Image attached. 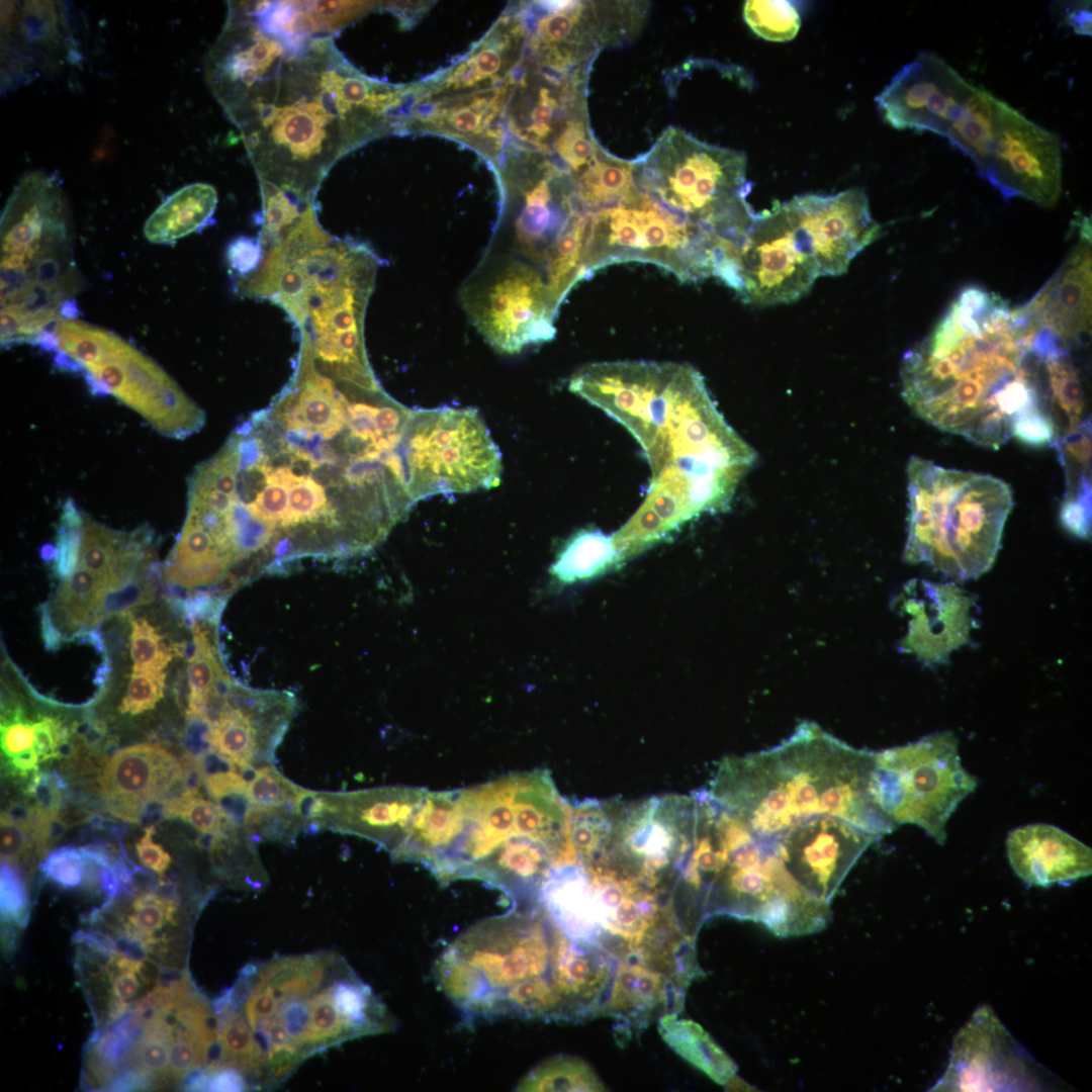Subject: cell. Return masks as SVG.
I'll use <instances>...</instances> for the list:
<instances>
[{
  "label": "cell",
  "instance_id": "15",
  "mask_svg": "<svg viewBox=\"0 0 1092 1092\" xmlns=\"http://www.w3.org/2000/svg\"><path fill=\"white\" fill-rule=\"evenodd\" d=\"M1039 1068L988 1007L957 1034L948 1067L934 1091L1040 1089Z\"/></svg>",
  "mask_w": 1092,
  "mask_h": 1092
},
{
  "label": "cell",
  "instance_id": "17",
  "mask_svg": "<svg viewBox=\"0 0 1092 1092\" xmlns=\"http://www.w3.org/2000/svg\"><path fill=\"white\" fill-rule=\"evenodd\" d=\"M818 277L778 205L757 213L740 254L738 296L759 306L791 303L804 296Z\"/></svg>",
  "mask_w": 1092,
  "mask_h": 1092
},
{
  "label": "cell",
  "instance_id": "4",
  "mask_svg": "<svg viewBox=\"0 0 1092 1092\" xmlns=\"http://www.w3.org/2000/svg\"><path fill=\"white\" fill-rule=\"evenodd\" d=\"M874 771L875 752L805 722L780 745L722 759L707 791L759 835L836 816L878 839L898 825L878 803Z\"/></svg>",
  "mask_w": 1092,
  "mask_h": 1092
},
{
  "label": "cell",
  "instance_id": "50",
  "mask_svg": "<svg viewBox=\"0 0 1092 1092\" xmlns=\"http://www.w3.org/2000/svg\"><path fill=\"white\" fill-rule=\"evenodd\" d=\"M34 744V727L29 723L20 710H15L10 720L1 724V747L4 754L10 758Z\"/></svg>",
  "mask_w": 1092,
  "mask_h": 1092
},
{
  "label": "cell",
  "instance_id": "44",
  "mask_svg": "<svg viewBox=\"0 0 1092 1092\" xmlns=\"http://www.w3.org/2000/svg\"><path fill=\"white\" fill-rule=\"evenodd\" d=\"M154 592L152 581L144 579L143 576L133 579L121 588L107 592L86 628H94L111 615H122L132 607L149 603L154 598Z\"/></svg>",
  "mask_w": 1092,
  "mask_h": 1092
},
{
  "label": "cell",
  "instance_id": "23",
  "mask_svg": "<svg viewBox=\"0 0 1092 1092\" xmlns=\"http://www.w3.org/2000/svg\"><path fill=\"white\" fill-rule=\"evenodd\" d=\"M1079 240L1053 277L1025 303L1040 329L1069 349L1091 331V223L1079 221Z\"/></svg>",
  "mask_w": 1092,
  "mask_h": 1092
},
{
  "label": "cell",
  "instance_id": "43",
  "mask_svg": "<svg viewBox=\"0 0 1092 1092\" xmlns=\"http://www.w3.org/2000/svg\"><path fill=\"white\" fill-rule=\"evenodd\" d=\"M39 870L63 889L84 888L87 863L80 847L66 845L52 851L39 864Z\"/></svg>",
  "mask_w": 1092,
  "mask_h": 1092
},
{
  "label": "cell",
  "instance_id": "21",
  "mask_svg": "<svg viewBox=\"0 0 1092 1092\" xmlns=\"http://www.w3.org/2000/svg\"><path fill=\"white\" fill-rule=\"evenodd\" d=\"M71 36L60 2L2 1V85L57 70L70 59Z\"/></svg>",
  "mask_w": 1092,
  "mask_h": 1092
},
{
  "label": "cell",
  "instance_id": "35",
  "mask_svg": "<svg viewBox=\"0 0 1092 1092\" xmlns=\"http://www.w3.org/2000/svg\"><path fill=\"white\" fill-rule=\"evenodd\" d=\"M519 1091H606L593 1068L572 1056L550 1058L530 1071L518 1085Z\"/></svg>",
  "mask_w": 1092,
  "mask_h": 1092
},
{
  "label": "cell",
  "instance_id": "39",
  "mask_svg": "<svg viewBox=\"0 0 1092 1092\" xmlns=\"http://www.w3.org/2000/svg\"><path fill=\"white\" fill-rule=\"evenodd\" d=\"M298 789V786L272 765L255 769L247 780V794L255 806L286 808L294 811V799Z\"/></svg>",
  "mask_w": 1092,
  "mask_h": 1092
},
{
  "label": "cell",
  "instance_id": "59",
  "mask_svg": "<svg viewBox=\"0 0 1092 1092\" xmlns=\"http://www.w3.org/2000/svg\"><path fill=\"white\" fill-rule=\"evenodd\" d=\"M471 63L481 78L482 75L488 76L497 72L500 68L502 59L495 49L486 48L479 52Z\"/></svg>",
  "mask_w": 1092,
  "mask_h": 1092
},
{
  "label": "cell",
  "instance_id": "34",
  "mask_svg": "<svg viewBox=\"0 0 1092 1092\" xmlns=\"http://www.w3.org/2000/svg\"><path fill=\"white\" fill-rule=\"evenodd\" d=\"M998 99L984 89L977 88L952 121L946 138L949 143L976 166L981 160L990 139Z\"/></svg>",
  "mask_w": 1092,
  "mask_h": 1092
},
{
  "label": "cell",
  "instance_id": "27",
  "mask_svg": "<svg viewBox=\"0 0 1092 1092\" xmlns=\"http://www.w3.org/2000/svg\"><path fill=\"white\" fill-rule=\"evenodd\" d=\"M538 903L570 939L602 944L607 940L598 920L588 875L580 862L553 867L543 881Z\"/></svg>",
  "mask_w": 1092,
  "mask_h": 1092
},
{
  "label": "cell",
  "instance_id": "24",
  "mask_svg": "<svg viewBox=\"0 0 1092 1092\" xmlns=\"http://www.w3.org/2000/svg\"><path fill=\"white\" fill-rule=\"evenodd\" d=\"M427 792L422 788L383 787L331 793V813L324 827L371 840L392 858L406 839Z\"/></svg>",
  "mask_w": 1092,
  "mask_h": 1092
},
{
  "label": "cell",
  "instance_id": "57",
  "mask_svg": "<svg viewBox=\"0 0 1092 1092\" xmlns=\"http://www.w3.org/2000/svg\"><path fill=\"white\" fill-rule=\"evenodd\" d=\"M556 107L557 101L551 97L549 90L542 88L540 90V100L534 106L531 113V118L534 122L532 125L540 128H550L548 123Z\"/></svg>",
  "mask_w": 1092,
  "mask_h": 1092
},
{
  "label": "cell",
  "instance_id": "19",
  "mask_svg": "<svg viewBox=\"0 0 1092 1092\" xmlns=\"http://www.w3.org/2000/svg\"><path fill=\"white\" fill-rule=\"evenodd\" d=\"M776 836L793 877L828 903L863 851L877 840L836 816L813 817Z\"/></svg>",
  "mask_w": 1092,
  "mask_h": 1092
},
{
  "label": "cell",
  "instance_id": "29",
  "mask_svg": "<svg viewBox=\"0 0 1092 1092\" xmlns=\"http://www.w3.org/2000/svg\"><path fill=\"white\" fill-rule=\"evenodd\" d=\"M1054 445L1064 468L1066 490L1060 511L1063 526L1079 538L1091 532V423L1085 419Z\"/></svg>",
  "mask_w": 1092,
  "mask_h": 1092
},
{
  "label": "cell",
  "instance_id": "37",
  "mask_svg": "<svg viewBox=\"0 0 1092 1092\" xmlns=\"http://www.w3.org/2000/svg\"><path fill=\"white\" fill-rule=\"evenodd\" d=\"M743 16L756 35L770 41L791 40L797 35L801 26L800 15L789 1H746Z\"/></svg>",
  "mask_w": 1092,
  "mask_h": 1092
},
{
  "label": "cell",
  "instance_id": "54",
  "mask_svg": "<svg viewBox=\"0 0 1092 1092\" xmlns=\"http://www.w3.org/2000/svg\"><path fill=\"white\" fill-rule=\"evenodd\" d=\"M154 833L155 824L147 826L144 836L135 844V849L140 860L160 878H164L172 858L162 845L153 840Z\"/></svg>",
  "mask_w": 1092,
  "mask_h": 1092
},
{
  "label": "cell",
  "instance_id": "8",
  "mask_svg": "<svg viewBox=\"0 0 1092 1092\" xmlns=\"http://www.w3.org/2000/svg\"><path fill=\"white\" fill-rule=\"evenodd\" d=\"M908 534L904 559L957 580L988 572L1013 507L1010 486L989 474L908 462Z\"/></svg>",
  "mask_w": 1092,
  "mask_h": 1092
},
{
  "label": "cell",
  "instance_id": "25",
  "mask_svg": "<svg viewBox=\"0 0 1092 1092\" xmlns=\"http://www.w3.org/2000/svg\"><path fill=\"white\" fill-rule=\"evenodd\" d=\"M1006 846L1013 871L1030 886L1071 883L1092 872L1091 848L1054 825L1018 827L1009 833Z\"/></svg>",
  "mask_w": 1092,
  "mask_h": 1092
},
{
  "label": "cell",
  "instance_id": "48",
  "mask_svg": "<svg viewBox=\"0 0 1092 1092\" xmlns=\"http://www.w3.org/2000/svg\"><path fill=\"white\" fill-rule=\"evenodd\" d=\"M265 249L259 239L240 237L232 241L225 252L232 279L254 273L261 265Z\"/></svg>",
  "mask_w": 1092,
  "mask_h": 1092
},
{
  "label": "cell",
  "instance_id": "13",
  "mask_svg": "<svg viewBox=\"0 0 1092 1092\" xmlns=\"http://www.w3.org/2000/svg\"><path fill=\"white\" fill-rule=\"evenodd\" d=\"M977 785L950 731L875 752L874 792L882 809L897 825H917L939 844L947 820Z\"/></svg>",
  "mask_w": 1092,
  "mask_h": 1092
},
{
  "label": "cell",
  "instance_id": "55",
  "mask_svg": "<svg viewBox=\"0 0 1092 1092\" xmlns=\"http://www.w3.org/2000/svg\"><path fill=\"white\" fill-rule=\"evenodd\" d=\"M1059 14L1064 24L1073 28L1077 34L1091 35L1090 2H1064L1058 4Z\"/></svg>",
  "mask_w": 1092,
  "mask_h": 1092
},
{
  "label": "cell",
  "instance_id": "31",
  "mask_svg": "<svg viewBox=\"0 0 1092 1092\" xmlns=\"http://www.w3.org/2000/svg\"><path fill=\"white\" fill-rule=\"evenodd\" d=\"M658 1030L676 1054L714 1082L726 1085L734 1079L736 1064L699 1023L664 1013L658 1018Z\"/></svg>",
  "mask_w": 1092,
  "mask_h": 1092
},
{
  "label": "cell",
  "instance_id": "6",
  "mask_svg": "<svg viewBox=\"0 0 1092 1092\" xmlns=\"http://www.w3.org/2000/svg\"><path fill=\"white\" fill-rule=\"evenodd\" d=\"M571 939L539 903L476 922L438 958L439 988L468 1020L573 1021L560 986Z\"/></svg>",
  "mask_w": 1092,
  "mask_h": 1092
},
{
  "label": "cell",
  "instance_id": "49",
  "mask_svg": "<svg viewBox=\"0 0 1092 1092\" xmlns=\"http://www.w3.org/2000/svg\"><path fill=\"white\" fill-rule=\"evenodd\" d=\"M582 8L581 2L567 1L563 9L552 12V15L543 18L538 25L541 38L546 43L564 41L571 35L574 24L581 15Z\"/></svg>",
  "mask_w": 1092,
  "mask_h": 1092
},
{
  "label": "cell",
  "instance_id": "58",
  "mask_svg": "<svg viewBox=\"0 0 1092 1092\" xmlns=\"http://www.w3.org/2000/svg\"><path fill=\"white\" fill-rule=\"evenodd\" d=\"M39 757L34 747L28 748L7 760L12 774L20 777H27L32 771L36 772Z\"/></svg>",
  "mask_w": 1092,
  "mask_h": 1092
},
{
  "label": "cell",
  "instance_id": "47",
  "mask_svg": "<svg viewBox=\"0 0 1092 1092\" xmlns=\"http://www.w3.org/2000/svg\"><path fill=\"white\" fill-rule=\"evenodd\" d=\"M556 152L573 170L589 163L596 149L587 136L582 122L571 121L555 144Z\"/></svg>",
  "mask_w": 1092,
  "mask_h": 1092
},
{
  "label": "cell",
  "instance_id": "28",
  "mask_svg": "<svg viewBox=\"0 0 1092 1092\" xmlns=\"http://www.w3.org/2000/svg\"><path fill=\"white\" fill-rule=\"evenodd\" d=\"M462 817L459 790H428L406 839L392 859L418 862L430 870L460 831Z\"/></svg>",
  "mask_w": 1092,
  "mask_h": 1092
},
{
  "label": "cell",
  "instance_id": "60",
  "mask_svg": "<svg viewBox=\"0 0 1092 1092\" xmlns=\"http://www.w3.org/2000/svg\"><path fill=\"white\" fill-rule=\"evenodd\" d=\"M451 126L458 132L468 133L474 131L480 123V115L470 108H461L449 117Z\"/></svg>",
  "mask_w": 1092,
  "mask_h": 1092
},
{
  "label": "cell",
  "instance_id": "38",
  "mask_svg": "<svg viewBox=\"0 0 1092 1092\" xmlns=\"http://www.w3.org/2000/svg\"><path fill=\"white\" fill-rule=\"evenodd\" d=\"M164 817L181 818L202 834L228 835L236 825L219 806L201 795L199 789L186 790L164 803Z\"/></svg>",
  "mask_w": 1092,
  "mask_h": 1092
},
{
  "label": "cell",
  "instance_id": "26",
  "mask_svg": "<svg viewBox=\"0 0 1092 1092\" xmlns=\"http://www.w3.org/2000/svg\"><path fill=\"white\" fill-rule=\"evenodd\" d=\"M685 988L638 951L627 950L619 961L603 1014L615 1018L618 1032L629 1038L646 1027L656 1009L679 1012Z\"/></svg>",
  "mask_w": 1092,
  "mask_h": 1092
},
{
  "label": "cell",
  "instance_id": "41",
  "mask_svg": "<svg viewBox=\"0 0 1092 1092\" xmlns=\"http://www.w3.org/2000/svg\"><path fill=\"white\" fill-rule=\"evenodd\" d=\"M300 821L293 810L254 805L248 814L245 827L253 836L289 841L296 835Z\"/></svg>",
  "mask_w": 1092,
  "mask_h": 1092
},
{
  "label": "cell",
  "instance_id": "40",
  "mask_svg": "<svg viewBox=\"0 0 1092 1092\" xmlns=\"http://www.w3.org/2000/svg\"><path fill=\"white\" fill-rule=\"evenodd\" d=\"M130 653L133 673L163 671L173 653L165 647L162 637L145 619L131 620Z\"/></svg>",
  "mask_w": 1092,
  "mask_h": 1092
},
{
  "label": "cell",
  "instance_id": "62",
  "mask_svg": "<svg viewBox=\"0 0 1092 1092\" xmlns=\"http://www.w3.org/2000/svg\"><path fill=\"white\" fill-rule=\"evenodd\" d=\"M562 205L568 215L574 217H583L592 212L590 205L578 191H572L565 195Z\"/></svg>",
  "mask_w": 1092,
  "mask_h": 1092
},
{
  "label": "cell",
  "instance_id": "2",
  "mask_svg": "<svg viewBox=\"0 0 1092 1092\" xmlns=\"http://www.w3.org/2000/svg\"><path fill=\"white\" fill-rule=\"evenodd\" d=\"M1038 325L978 285L960 291L934 328L905 352L902 396L940 431L997 450L1011 437L1043 446L1056 431Z\"/></svg>",
  "mask_w": 1092,
  "mask_h": 1092
},
{
  "label": "cell",
  "instance_id": "63",
  "mask_svg": "<svg viewBox=\"0 0 1092 1092\" xmlns=\"http://www.w3.org/2000/svg\"><path fill=\"white\" fill-rule=\"evenodd\" d=\"M551 192L547 180H541L531 191L526 192V204H549Z\"/></svg>",
  "mask_w": 1092,
  "mask_h": 1092
},
{
  "label": "cell",
  "instance_id": "51",
  "mask_svg": "<svg viewBox=\"0 0 1092 1092\" xmlns=\"http://www.w3.org/2000/svg\"><path fill=\"white\" fill-rule=\"evenodd\" d=\"M33 747L39 762L56 758L58 746L70 738L69 728L65 727L61 720L52 717H42L33 723Z\"/></svg>",
  "mask_w": 1092,
  "mask_h": 1092
},
{
  "label": "cell",
  "instance_id": "61",
  "mask_svg": "<svg viewBox=\"0 0 1092 1092\" xmlns=\"http://www.w3.org/2000/svg\"><path fill=\"white\" fill-rule=\"evenodd\" d=\"M41 628L44 647L48 650H56L62 642V634L53 623V617L47 606L41 608Z\"/></svg>",
  "mask_w": 1092,
  "mask_h": 1092
},
{
  "label": "cell",
  "instance_id": "7",
  "mask_svg": "<svg viewBox=\"0 0 1092 1092\" xmlns=\"http://www.w3.org/2000/svg\"><path fill=\"white\" fill-rule=\"evenodd\" d=\"M1 345L37 344L84 287L73 252V221L58 178L21 177L0 219Z\"/></svg>",
  "mask_w": 1092,
  "mask_h": 1092
},
{
  "label": "cell",
  "instance_id": "46",
  "mask_svg": "<svg viewBox=\"0 0 1092 1092\" xmlns=\"http://www.w3.org/2000/svg\"><path fill=\"white\" fill-rule=\"evenodd\" d=\"M68 783L56 771L34 772L27 793L35 799V806L43 817H57L64 804V790Z\"/></svg>",
  "mask_w": 1092,
  "mask_h": 1092
},
{
  "label": "cell",
  "instance_id": "16",
  "mask_svg": "<svg viewBox=\"0 0 1092 1092\" xmlns=\"http://www.w3.org/2000/svg\"><path fill=\"white\" fill-rule=\"evenodd\" d=\"M976 90L939 57L921 53L892 78L876 103L884 121L894 128L945 136Z\"/></svg>",
  "mask_w": 1092,
  "mask_h": 1092
},
{
  "label": "cell",
  "instance_id": "1",
  "mask_svg": "<svg viewBox=\"0 0 1092 1092\" xmlns=\"http://www.w3.org/2000/svg\"><path fill=\"white\" fill-rule=\"evenodd\" d=\"M204 76L240 130L259 185L303 201H315L342 157L398 119L401 92L358 72L333 35L284 31L252 1L228 2Z\"/></svg>",
  "mask_w": 1092,
  "mask_h": 1092
},
{
  "label": "cell",
  "instance_id": "10",
  "mask_svg": "<svg viewBox=\"0 0 1092 1092\" xmlns=\"http://www.w3.org/2000/svg\"><path fill=\"white\" fill-rule=\"evenodd\" d=\"M462 825L430 872L442 884L470 879L474 868L512 837H529L560 852L572 863L571 805L546 769L515 772L459 790Z\"/></svg>",
  "mask_w": 1092,
  "mask_h": 1092
},
{
  "label": "cell",
  "instance_id": "42",
  "mask_svg": "<svg viewBox=\"0 0 1092 1092\" xmlns=\"http://www.w3.org/2000/svg\"><path fill=\"white\" fill-rule=\"evenodd\" d=\"M0 907L2 921L25 927L29 917V900L20 872L12 863L1 860Z\"/></svg>",
  "mask_w": 1092,
  "mask_h": 1092
},
{
  "label": "cell",
  "instance_id": "14",
  "mask_svg": "<svg viewBox=\"0 0 1092 1092\" xmlns=\"http://www.w3.org/2000/svg\"><path fill=\"white\" fill-rule=\"evenodd\" d=\"M1001 196L1054 206L1062 193L1059 138L998 99L991 136L975 166Z\"/></svg>",
  "mask_w": 1092,
  "mask_h": 1092
},
{
  "label": "cell",
  "instance_id": "53",
  "mask_svg": "<svg viewBox=\"0 0 1092 1092\" xmlns=\"http://www.w3.org/2000/svg\"><path fill=\"white\" fill-rule=\"evenodd\" d=\"M1 859L17 864L25 851L30 835L5 812L1 813Z\"/></svg>",
  "mask_w": 1092,
  "mask_h": 1092
},
{
  "label": "cell",
  "instance_id": "52",
  "mask_svg": "<svg viewBox=\"0 0 1092 1092\" xmlns=\"http://www.w3.org/2000/svg\"><path fill=\"white\" fill-rule=\"evenodd\" d=\"M187 725L183 738L186 753L196 759L213 750L212 724L201 715H186Z\"/></svg>",
  "mask_w": 1092,
  "mask_h": 1092
},
{
  "label": "cell",
  "instance_id": "3",
  "mask_svg": "<svg viewBox=\"0 0 1092 1092\" xmlns=\"http://www.w3.org/2000/svg\"><path fill=\"white\" fill-rule=\"evenodd\" d=\"M213 1011L214 1062L252 1088L278 1085L308 1057L393 1027L385 1005L333 951L250 963Z\"/></svg>",
  "mask_w": 1092,
  "mask_h": 1092
},
{
  "label": "cell",
  "instance_id": "11",
  "mask_svg": "<svg viewBox=\"0 0 1092 1092\" xmlns=\"http://www.w3.org/2000/svg\"><path fill=\"white\" fill-rule=\"evenodd\" d=\"M49 330L62 366L84 368L95 389L115 396L161 434L181 439L203 426V411L176 381L119 336L77 318H62Z\"/></svg>",
  "mask_w": 1092,
  "mask_h": 1092
},
{
  "label": "cell",
  "instance_id": "56",
  "mask_svg": "<svg viewBox=\"0 0 1092 1092\" xmlns=\"http://www.w3.org/2000/svg\"><path fill=\"white\" fill-rule=\"evenodd\" d=\"M153 1079L146 1073L132 1068H123L107 1085L110 1091H133L154 1088Z\"/></svg>",
  "mask_w": 1092,
  "mask_h": 1092
},
{
  "label": "cell",
  "instance_id": "12",
  "mask_svg": "<svg viewBox=\"0 0 1092 1092\" xmlns=\"http://www.w3.org/2000/svg\"><path fill=\"white\" fill-rule=\"evenodd\" d=\"M400 456L412 500L489 489L499 483L502 456L474 408L412 412Z\"/></svg>",
  "mask_w": 1092,
  "mask_h": 1092
},
{
  "label": "cell",
  "instance_id": "30",
  "mask_svg": "<svg viewBox=\"0 0 1092 1092\" xmlns=\"http://www.w3.org/2000/svg\"><path fill=\"white\" fill-rule=\"evenodd\" d=\"M217 192L207 183L188 184L168 196L144 225L153 244H172L204 229L213 217Z\"/></svg>",
  "mask_w": 1092,
  "mask_h": 1092
},
{
  "label": "cell",
  "instance_id": "22",
  "mask_svg": "<svg viewBox=\"0 0 1092 1092\" xmlns=\"http://www.w3.org/2000/svg\"><path fill=\"white\" fill-rule=\"evenodd\" d=\"M185 790L181 760L162 746L136 744L120 749L105 763L100 795L106 810L129 822H141L145 810Z\"/></svg>",
  "mask_w": 1092,
  "mask_h": 1092
},
{
  "label": "cell",
  "instance_id": "20",
  "mask_svg": "<svg viewBox=\"0 0 1092 1092\" xmlns=\"http://www.w3.org/2000/svg\"><path fill=\"white\" fill-rule=\"evenodd\" d=\"M901 609L910 616L903 651L926 665L946 663L968 643L975 627V599L953 582L910 581L901 596Z\"/></svg>",
  "mask_w": 1092,
  "mask_h": 1092
},
{
  "label": "cell",
  "instance_id": "32",
  "mask_svg": "<svg viewBox=\"0 0 1092 1092\" xmlns=\"http://www.w3.org/2000/svg\"><path fill=\"white\" fill-rule=\"evenodd\" d=\"M143 1019L127 1012L109 1029L94 1035L85 1056V1082L104 1087L126 1066L128 1056L142 1031Z\"/></svg>",
  "mask_w": 1092,
  "mask_h": 1092
},
{
  "label": "cell",
  "instance_id": "5",
  "mask_svg": "<svg viewBox=\"0 0 1092 1092\" xmlns=\"http://www.w3.org/2000/svg\"><path fill=\"white\" fill-rule=\"evenodd\" d=\"M379 266L364 243L329 234L313 204L265 249L254 273L233 280L234 290L281 307L316 358L367 364L364 315Z\"/></svg>",
  "mask_w": 1092,
  "mask_h": 1092
},
{
  "label": "cell",
  "instance_id": "9",
  "mask_svg": "<svg viewBox=\"0 0 1092 1092\" xmlns=\"http://www.w3.org/2000/svg\"><path fill=\"white\" fill-rule=\"evenodd\" d=\"M713 861L700 900L702 922L729 915L763 923L778 935L818 931L829 903L802 886L786 867L776 835L752 831L739 817L710 800L704 818Z\"/></svg>",
  "mask_w": 1092,
  "mask_h": 1092
},
{
  "label": "cell",
  "instance_id": "33",
  "mask_svg": "<svg viewBox=\"0 0 1092 1092\" xmlns=\"http://www.w3.org/2000/svg\"><path fill=\"white\" fill-rule=\"evenodd\" d=\"M621 562L612 536L583 530L572 536L551 566V573L568 583L598 575Z\"/></svg>",
  "mask_w": 1092,
  "mask_h": 1092
},
{
  "label": "cell",
  "instance_id": "45",
  "mask_svg": "<svg viewBox=\"0 0 1092 1092\" xmlns=\"http://www.w3.org/2000/svg\"><path fill=\"white\" fill-rule=\"evenodd\" d=\"M165 678L164 671L132 672L120 713L136 715L153 709L164 696Z\"/></svg>",
  "mask_w": 1092,
  "mask_h": 1092
},
{
  "label": "cell",
  "instance_id": "36",
  "mask_svg": "<svg viewBox=\"0 0 1092 1092\" xmlns=\"http://www.w3.org/2000/svg\"><path fill=\"white\" fill-rule=\"evenodd\" d=\"M107 592L108 588L98 577L80 566L63 579L56 604L68 632L87 626Z\"/></svg>",
  "mask_w": 1092,
  "mask_h": 1092
},
{
  "label": "cell",
  "instance_id": "18",
  "mask_svg": "<svg viewBox=\"0 0 1092 1092\" xmlns=\"http://www.w3.org/2000/svg\"><path fill=\"white\" fill-rule=\"evenodd\" d=\"M557 307L540 274L515 263L484 292L473 314L491 346L513 354L555 336L552 320Z\"/></svg>",
  "mask_w": 1092,
  "mask_h": 1092
}]
</instances>
